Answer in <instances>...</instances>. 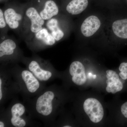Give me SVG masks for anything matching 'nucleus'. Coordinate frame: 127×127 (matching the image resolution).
I'll use <instances>...</instances> for the list:
<instances>
[{"instance_id": "obj_4", "label": "nucleus", "mask_w": 127, "mask_h": 127, "mask_svg": "<svg viewBox=\"0 0 127 127\" xmlns=\"http://www.w3.org/2000/svg\"><path fill=\"white\" fill-rule=\"evenodd\" d=\"M20 93L19 87L10 72L9 68L1 67L0 71V104L2 106L8 100Z\"/></svg>"}, {"instance_id": "obj_14", "label": "nucleus", "mask_w": 127, "mask_h": 127, "mask_svg": "<svg viewBox=\"0 0 127 127\" xmlns=\"http://www.w3.org/2000/svg\"><path fill=\"white\" fill-rule=\"evenodd\" d=\"M88 0H72L66 7L69 14L77 15L85 10L88 5Z\"/></svg>"}, {"instance_id": "obj_9", "label": "nucleus", "mask_w": 127, "mask_h": 127, "mask_svg": "<svg viewBox=\"0 0 127 127\" xmlns=\"http://www.w3.org/2000/svg\"><path fill=\"white\" fill-rule=\"evenodd\" d=\"M106 91L108 93L115 94L122 90L123 85L119 79L118 74L116 72L112 70H108L106 71Z\"/></svg>"}, {"instance_id": "obj_7", "label": "nucleus", "mask_w": 127, "mask_h": 127, "mask_svg": "<svg viewBox=\"0 0 127 127\" xmlns=\"http://www.w3.org/2000/svg\"><path fill=\"white\" fill-rule=\"evenodd\" d=\"M69 73L71 77L72 81L76 85L81 86L86 83L87 77L85 68L81 62H72L69 67Z\"/></svg>"}, {"instance_id": "obj_12", "label": "nucleus", "mask_w": 127, "mask_h": 127, "mask_svg": "<svg viewBox=\"0 0 127 127\" xmlns=\"http://www.w3.org/2000/svg\"><path fill=\"white\" fill-rule=\"evenodd\" d=\"M4 13L6 22L9 28L13 30L17 29L20 25L19 21L22 19L21 14L11 8L6 9Z\"/></svg>"}, {"instance_id": "obj_11", "label": "nucleus", "mask_w": 127, "mask_h": 127, "mask_svg": "<svg viewBox=\"0 0 127 127\" xmlns=\"http://www.w3.org/2000/svg\"><path fill=\"white\" fill-rule=\"evenodd\" d=\"M16 44L13 40L7 39L2 41L0 44L1 60L12 56L16 52Z\"/></svg>"}, {"instance_id": "obj_10", "label": "nucleus", "mask_w": 127, "mask_h": 127, "mask_svg": "<svg viewBox=\"0 0 127 127\" xmlns=\"http://www.w3.org/2000/svg\"><path fill=\"white\" fill-rule=\"evenodd\" d=\"M26 15L31 22V30L32 32L36 33L42 29L45 21L34 7H30L27 10Z\"/></svg>"}, {"instance_id": "obj_13", "label": "nucleus", "mask_w": 127, "mask_h": 127, "mask_svg": "<svg viewBox=\"0 0 127 127\" xmlns=\"http://www.w3.org/2000/svg\"><path fill=\"white\" fill-rule=\"evenodd\" d=\"M59 12V8L56 2L52 0H48L45 3L43 10L40 14L44 20H48L56 16Z\"/></svg>"}, {"instance_id": "obj_5", "label": "nucleus", "mask_w": 127, "mask_h": 127, "mask_svg": "<svg viewBox=\"0 0 127 127\" xmlns=\"http://www.w3.org/2000/svg\"><path fill=\"white\" fill-rule=\"evenodd\" d=\"M27 68L30 71L39 81L42 82L53 81L58 77L59 73L51 65L32 59L26 63Z\"/></svg>"}, {"instance_id": "obj_3", "label": "nucleus", "mask_w": 127, "mask_h": 127, "mask_svg": "<svg viewBox=\"0 0 127 127\" xmlns=\"http://www.w3.org/2000/svg\"><path fill=\"white\" fill-rule=\"evenodd\" d=\"M9 69L25 101L38 95L46 87L45 83L39 81L27 68L15 66Z\"/></svg>"}, {"instance_id": "obj_1", "label": "nucleus", "mask_w": 127, "mask_h": 127, "mask_svg": "<svg viewBox=\"0 0 127 127\" xmlns=\"http://www.w3.org/2000/svg\"><path fill=\"white\" fill-rule=\"evenodd\" d=\"M59 88L55 84L47 87L38 95L26 101L33 118L40 119L46 126H55L62 102Z\"/></svg>"}, {"instance_id": "obj_15", "label": "nucleus", "mask_w": 127, "mask_h": 127, "mask_svg": "<svg viewBox=\"0 0 127 127\" xmlns=\"http://www.w3.org/2000/svg\"><path fill=\"white\" fill-rule=\"evenodd\" d=\"M112 30L116 36L121 39H127V18L114 22Z\"/></svg>"}, {"instance_id": "obj_18", "label": "nucleus", "mask_w": 127, "mask_h": 127, "mask_svg": "<svg viewBox=\"0 0 127 127\" xmlns=\"http://www.w3.org/2000/svg\"><path fill=\"white\" fill-rule=\"evenodd\" d=\"M119 70L120 72L119 73L120 77L123 79H127V63H122L120 64Z\"/></svg>"}, {"instance_id": "obj_8", "label": "nucleus", "mask_w": 127, "mask_h": 127, "mask_svg": "<svg viewBox=\"0 0 127 127\" xmlns=\"http://www.w3.org/2000/svg\"><path fill=\"white\" fill-rule=\"evenodd\" d=\"M100 19L95 15H91L83 21L81 27L82 34L86 37H90L98 31L101 26Z\"/></svg>"}, {"instance_id": "obj_19", "label": "nucleus", "mask_w": 127, "mask_h": 127, "mask_svg": "<svg viewBox=\"0 0 127 127\" xmlns=\"http://www.w3.org/2000/svg\"><path fill=\"white\" fill-rule=\"evenodd\" d=\"M6 22L5 20L4 13L2 10L0 9V28L1 29L4 28L6 26Z\"/></svg>"}, {"instance_id": "obj_2", "label": "nucleus", "mask_w": 127, "mask_h": 127, "mask_svg": "<svg viewBox=\"0 0 127 127\" xmlns=\"http://www.w3.org/2000/svg\"><path fill=\"white\" fill-rule=\"evenodd\" d=\"M27 106L15 97L6 109H0V127H25L35 125Z\"/></svg>"}, {"instance_id": "obj_16", "label": "nucleus", "mask_w": 127, "mask_h": 127, "mask_svg": "<svg viewBox=\"0 0 127 127\" xmlns=\"http://www.w3.org/2000/svg\"><path fill=\"white\" fill-rule=\"evenodd\" d=\"M46 26L47 28L51 31V34L56 41H58L63 38L64 33L59 28L58 26V21L55 18L48 20Z\"/></svg>"}, {"instance_id": "obj_6", "label": "nucleus", "mask_w": 127, "mask_h": 127, "mask_svg": "<svg viewBox=\"0 0 127 127\" xmlns=\"http://www.w3.org/2000/svg\"><path fill=\"white\" fill-rule=\"evenodd\" d=\"M83 109L92 122H100L103 118L104 111L101 104L97 99L89 98L83 103Z\"/></svg>"}, {"instance_id": "obj_20", "label": "nucleus", "mask_w": 127, "mask_h": 127, "mask_svg": "<svg viewBox=\"0 0 127 127\" xmlns=\"http://www.w3.org/2000/svg\"><path fill=\"white\" fill-rule=\"evenodd\" d=\"M121 111L123 115L127 118V102L122 105L121 107Z\"/></svg>"}, {"instance_id": "obj_17", "label": "nucleus", "mask_w": 127, "mask_h": 127, "mask_svg": "<svg viewBox=\"0 0 127 127\" xmlns=\"http://www.w3.org/2000/svg\"><path fill=\"white\" fill-rule=\"evenodd\" d=\"M35 37L38 40L41 41L47 46H53L56 43V40L46 28H42L36 32Z\"/></svg>"}]
</instances>
